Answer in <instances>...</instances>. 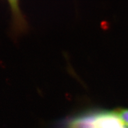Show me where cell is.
Segmentation results:
<instances>
[{"label": "cell", "mask_w": 128, "mask_h": 128, "mask_svg": "<svg viewBox=\"0 0 128 128\" xmlns=\"http://www.w3.org/2000/svg\"><path fill=\"white\" fill-rule=\"evenodd\" d=\"M64 128H128L116 112L89 110L72 118Z\"/></svg>", "instance_id": "6da1fadb"}, {"label": "cell", "mask_w": 128, "mask_h": 128, "mask_svg": "<svg viewBox=\"0 0 128 128\" xmlns=\"http://www.w3.org/2000/svg\"><path fill=\"white\" fill-rule=\"evenodd\" d=\"M116 112L124 124L128 127V109H120Z\"/></svg>", "instance_id": "7a4b0ae2"}]
</instances>
